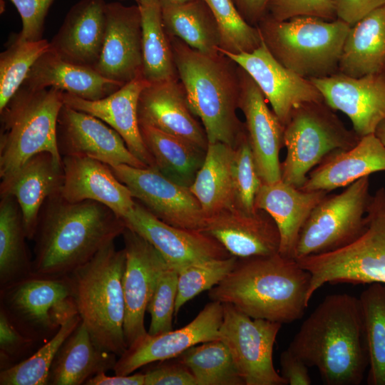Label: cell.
<instances>
[{"label":"cell","mask_w":385,"mask_h":385,"mask_svg":"<svg viewBox=\"0 0 385 385\" xmlns=\"http://www.w3.org/2000/svg\"><path fill=\"white\" fill-rule=\"evenodd\" d=\"M239 109L259 175L265 183L281 180L279 153L284 146V126L268 107L265 96L252 77L240 66Z\"/></svg>","instance_id":"obj_21"},{"label":"cell","mask_w":385,"mask_h":385,"mask_svg":"<svg viewBox=\"0 0 385 385\" xmlns=\"http://www.w3.org/2000/svg\"><path fill=\"white\" fill-rule=\"evenodd\" d=\"M366 227L337 250L296 259L311 274L309 297L327 283H385V188L371 195Z\"/></svg>","instance_id":"obj_8"},{"label":"cell","mask_w":385,"mask_h":385,"mask_svg":"<svg viewBox=\"0 0 385 385\" xmlns=\"http://www.w3.org/2000/svg\"><path fill=\"white\" fill-rule=\"evenodd\" d=\"M63 182L60 196L70 202L92 200L112 210L121 219L134 207L130 190L97 160L77 155L62 156Z\"/></svg>","instance_id":"obj_25"},{"label":"cell","mask_w":385,"mask_h":385,"mask_svg":"<svg viewBox=\"0 0 385 385\" xmlns=\"http://www.w3.org/2000/svg\"><path fill=\"white\" fill-rule=\"evenodd\" d=\"M81 322L78 313L71 317L56 334L29 357L0 371L1 385H47L53 359L66 339Z\"/></svg>","instance_id":"obj_40"},{"label":"cell","mask_w":385,"mask_h":385,"mask_svg":"<svg viewBox=\"0 0 385 385\" xmlns=\"http://www.w3.org/2000/svg\"><path fill=\"white\" fill-rule=\"evenodd\" d=\"M271 0H232L238 12L250 25L257 26L266 16Z\"/></svg>","instance_id":"obj_52"},{"label":"cell","mask_w":385,"mask_h":385,"mask_svg":"<svg viewBox=\"0 0 385 385\" xmlns=\"http://www.w3.org/2000/svg\"><path fill=\"white\" fill-rule=\"evenodd\" d=\"M267 14L279 21L299 16L329 21L337 19L332 0H271Z\"/></svg>","instance_id":"obj_47"},{"label":"cell","mask_w":385,"mask_h":385,"mask_svg":"<svg viewBox=\"0 0 385 385\" xmlns=\"http://www.w3.org/2000/svg\"><path fill=\"white\" fill-rule=\"evenodd\" d=\"M140 130L155 169L175 183L190 188L203 163L206 151L151 126L140 125Z\"/></svg>","instance_id":"obj_34"},{"label":"cell","mask_w":385,"mask_h":385,"mask_svg":"<svg viewBox=\"0 0 385 385\" xmlns=\"http://www.w3.org/2000/svg\"><path fill=\"white\" fill-rule=\"evenodd\" d=\"M133 197L162 221L202 232L207 216L190 188L179 185L158 170L126 165L109 166Z\"/></svg>","instance_id":"obj_13"},{"label":"cell","mask_w":385,"mask_h":385,"mask_svg":"<svg viewBox=\"0 0 385 385\" xmlns=\"http://www.w3.org/2000/svg\"><path fill=\"white\" fill-rule=\"evenodd\" d=\"M222 318V304L211 301L183 327L155 335L147 333L119 356L114 374L128 375L149 364L175 358L194 345L219 339Z\"/></svg>","instance_id":"obj_14"},{"label":"cell","mask_w":385,"mask_h":385,"mask_svg":"<svg viewBox=\"0 0 385 385\" xmlns=\"http://www.w3.org/2000/svg\"><path fill=\"white\" fill-rule=\"evenodd\" d=\"M38 343L20 332L0 309V370L24 361Z\"/></svg>","instance_id":"obj_46"},{"label":"cell","mask_w":385,"mask_h":385,"mask_svg":"<svg viewBox=\"0 0 385 385\" xmlns=\"http://www.w3.org/2000/svg\"><path fill=\"white\" fill-rule=\"evenodd\" d=\"M125 260L124 248L117 250L112 241L69 274L81 321L98 344L118 357L128 349L123 332Z\"/></svg>","instance_id":"obj_5"},{"label":"cell","mask_w":385,"mask_h":385,"mask_svg":"<svg viewBox=\"0 0 385 385\" xmlns=\"http://www.w3.org/2000/svg\"><path fill=\"white\" fill-rule=\"evenodd\" d=\"M136 1V3L138 4L140 0H134Z\"/></svg>","instance_id":"obj_56"},{"label":"cell","mask_w":385,"mask_h":385,"mask_svg":"<svg viewBox=\"0 0 385 385\" xmlns=\"http://www.w3.org/2000/svg\"><path fill=\"white\" fill-rule=\"evenodd\" d=\"M374 135L385 146V120H384L379 124V125L376 128Z\"/></svg>","instance_id":"obj_54"},{"label":"cell","mask_w":385,"mask_h":385,"mask_svg":"<svg viewBox=\"0 0 385 385\" xmlns=\"http://www.w3.org/2000/svg\"><path fill=\"white\" fill-rule=\"evenodd\" d=\"M63 182V161L48 152L32 156L1 180V195L14 196L19 205L27 240H34L43 206L48 198L60 194Z\"/></svg>","instance_id":"obj_24"},{"label":"cell","mask_w":385,"mask_h":385,"mask_svg":"<svg viewBox=\"0 0 385 385\" xmlns=\"http://www.w3.org/2000/svg\"><path fill=\"white\" fill-rule=\"evenodd\" d=\"M26 239L23 216L16 198L1 195L0 287L33 273Z\"/></svg>","instance_id":"obj_37"},{"label":"cell","mask_w":385,"mask_h":385,"mask_svg":"<svg viewBox=\"0 0 385 385\" xmlns=\"http://www.w3.org/2000/svg\"><path fill=\"white\" fill-rule=\"evenodd\" d=\"M169 38L179 79L208 143L220 142L235 148L245 132V123L237 115L240 66L220 51L203 53L176 37Z\"/></svg>","instance_id":"obj_4"},{"label":"cell","mask_w":385,"mask_h":385,"mask_svg":"<svg viewBox=\"0 0 385 385\" xmlns=\"http://www.w3.org/2000/svg\"><path fill=\"white\" fill-rule=\"evenodd\" d=\"M310 273L279 252L237 258L232 270L208 292L211 301L230 304L255 319L282 324L302 317L310 300Z\"/></svg>","instance_id":"obj_3"},{"label":"cell","mask_w":385,"mask_h":385,"mask_svg":"<svg viewBox=\"0 0 385 385\" xmlns=\"http://www.w3.org/2000/svg\"><path fill=\"white\" fill-rule=\"evenodd\" d=\"M218 24L222 38L220 50L232 53L251 52L262 39L257 26L247 23L232 0H203Z\"/></svg>","instance_id":"obj_42"},{"label":"cell","mask_w":385,"mask_h":385,"mask_svg":"<svg viewBox=\"0 0 385 385\" xmlns=\"http://www.w3.org/2000/svg\"><path fill=\"white\" fill-rule=\"evenodd\" d=\"M161 12L168 36L176 37L203 53L219 52L222 43L220 31L203 0H192L178 5H161Z\"/></svg>","instance_id":"obj_35"},{"label":"cell","mask_w":385,"mask_h":385,"mask_svg":"<svg viewBox=\"0 0 385 385\" xmlns=\"http://www.w3.org/2000/svg\"><path fill=\"white\" fill-rule=\"evenodd\" d=\"M17 9L22 29L15 38L18 41H34L43 38L44 22L55 0H9Z\"/></svg>","instance_id":"obj_48"},{"label":"cell","mask_w":385,"mask_h":385,"mask_svg":"<svg viewBox=\"0 0 385 385\" xmlns=\"http://www.w3.org/2000/svg\"><path fill=\"white\" fill-rule=\"evenodd\" d=\"M116 354L96 343L81 321L59 348L47 385H81L115 365Z\"/></svg>","instance_id":"obj_31"},{"label":"cell","mask_w":385,"mask_h":385,"mask_svg":"<svg viewBox=\"0 0 385 385\" xmlns=\"http://www.w3.org/2000/svg\"><path fill=\"white\" fill-rule=\"evenodd\" d=\"M369 186V176H366L339 194H327L304 225L294 258L329 252L359 237L366 227L365 215L371 197Z\"/></svg>","instance_id":"obj_11"},{"label":"cell","mask_w":385,"mask_h":385,"mask_svg":"<svg viewBox=\"0 0 385 385\" xmlns=\"http://www.w3.org/2000/svg\"><path fill=\"white\" fill-rule=\"evenodd\" d=\"M0 309L20 332L38 344L78 313L69 274L34 272L0 287Z\"/></svg>","instance_id":"obj_10"},{"label":"cell","mask_w":385,"mask_h":385,"mask_svg":"<svg viewBox=\"0 0 385 385\" xmlns=\"http://www.w3.org/2000/svg\"><path fill=\"white\" fill-rule=\"evenodd\" d=\"M161 5H178L187 3L192 0H159Z\"/></svg>","instance_id":"obj_55"},{"label":"cell","mask_w":385,"mask_h":385,"mask_svg":"<svg viewBox=\"0 0 385 385\" xmlns=\"http://www.w3.org/2000/svg\"><path fill=\"white\" fill-rule=\"evenodd\" d=\"M328 194L307 191L283 182L261 185L255 200L257 210L267 212L279 230V253L294 258L300 232L317 205Z\"/></svg>","instance_id":"obj_28"},{"label":"cell","mask_w":385,"mask_h":385,"mask_svg":"<svg viewBox=\"0 0 385 385\" xmlns=\"http://www.w3.org/2000/svg\"><path fill=\"white\" fill-rule=\"evenodd\" d=\"M316 367L327 385H359L369 354L359 298L327 295L302 322L287 347Z\"/></svg>","instance_id":"obj_1"},{"label":"cell","mask_w":385,"mask_h":385,"mask_svg":"<svg viewBox=\"0 0 385 385\" xmlns=\"http://www.w3.org/2000/svg\"><path fill=\"white\" fill-rule=\"evenodd\" d=\"M219 51L233 60L252 77L284 126L296 106L305 102L324 101L316 86L309 79L278 62L263 41L251 52Z\"/></svg>","instance_id":"obj_17"},{"label":"cell","mask_w":385,"mask_h":385,"mask_svg":"<svg viewBox=\"0 0 385 385\" xmlns=\"http://www.w3.org/2000/svg\"><path fill=\"white\" fill-rule=\"evenodd\" d=\"M148 84L141 75L100 100L89 101L64 92L63 102L108 124L122 137L134 155L149 168L155 169L154 160L142 138L138 118L139 96Z\"/></svg>","instance_id":"obj_26"},{"label":"cell","mask_w":385,"mask_h":385,"mask_svg":"<svg viewBox=\"0 0 385 385\" xmlns=\"http://www.w3.org/2000/svg\"><path fill=\"white\" fill-rule=\"evenodd\" d=\"M126 260L123 277L128 347L148 333L145 314L160 273L167 265L160 252L141 236L125 228L122 234Z\"/></svg>","instance_id":"obj_18"},{"label":"cell","mask_w":385,"mask_h":385,"mask_svg":"<svg viewBox=\"0 0 385 385\" xmlns=\"http://www.w3.org/2000/svg\"><path fill=\"white\" fill-rule=\"evenodd\" d=\"M237 260V257L230 255L193 262L180 269L175 316L188 301L221 282L232 270Z\"/></svg>","instance_id":"obj_43"},{"label":"cell","mask_w":385,"mask_h":385,"mask_svg":"<svg viewBox=\"0 0 385 385\" xmlns=\"http://www.w3.org/2000/svg\"><path fill=\"white\" fill-rule=\"evenodd\" d=\"M106 372H101L88 379L86 385H144V372H137L128 375L108 376Z\"/></svg>","instance_id":"obj_53"},{"label":"cell","mask_w":385,"mask_h":385,"mask_svg":"<svg viewBox=\"0 0 385 385\" xmlns=\"http://www.w3.org/2000/svg\"><path fill=\"white\" fill-rule=\"evenodd\" d=\"M350 26L339 19L329 21L299 16L279 21L267 14L257 26L263 42L276 60L309 80L339 72Z\"/></svg>","instance_id":"obj_6"},{"label":"cell","mask_w":385,"mask_h":385,"mask_svg":"<svg viewBox=\"0 0 385 385\" xmlns=\"http://www.w3.org/2000/svg\"><path fill=\"white\" fill-rule=\"evenodd\" d=\"M61 155L91 158L108 166L149 168L134 155L122 137L98 118L63 104L57 123Z\"/></svg>","instance_id":"obj_16"},{"label":"cell","mask_w":385,"mask_h":385,"mask_svg":"<svg viewBox=\"0 0 385 385\" xmlns=\"http://www.w3.org/2000/svg\"><path fill=\"white\" fill-rule=\"evenodd\" d=\"M360 138L324 101L299 104L284 125L287 154L281 163V180L302 188L311 170L324 158L335 151L353 148Z\"/></svg>","instance_id":"obj_9"},{"label":"cell","mask_w":385,"mask_h":385,"mask_svg":"<svg viewBox=\"0 0 385 385\" xmlns=\"http://www.w3.org/2000/svg\"><path fill=\"white\" fill-rule=\"evenodd\" d=\"M309 81L329 107L349 118L359 138L374 134L385 120V72L358 78L338 72Z\"/></svg>","instance_id":"obj_19"},{"label":"cell","mask_w":385,"mask_h":385,"mask_svg":"<svg viewBox=\"0 0 385 385\" xmlns=\"http://www.w3.org/2000/svg\"><path fill=\"white\" fill-rule=\"evenodd\" d=\"M105 24L103 49L94 69L123 86L143 75L142 22L138 5L106 3Z\"/></svg>","instance_id":"obj_20"},{"label":"cell","mask_w":385,"mask_h":385,"mask_svg":"<svg viewBox=\"0 0 385 385\" xmlns=\"http://www.w3.org/2000/svg\"><path fill=\"white\" fill-rule=\"evenodd\" d=\"M222 305L220 339L230 349L245 385H287L273 364L282 324L252 318L230 304Z\"/></svg>","instance_id":"obj_12"},{"label":"cell","mask_w":385,"mask_h":385,"mask_svg":"<svg viewBox=\"0 0 385 385\" xmlns=\"http://www.w3.org/2000/svg\"><path fill=\"white\" fill-rule=\"evenodd\" d=\"M143 76L150 83L179 79L159 0H140Z\"/></svg>","instance_id":"obj_36"},{"label":"cell","mask_w":385,"mask_h":385,"mask_svg":"<svg viewBox=\"0 0 385 385\" xmlns=\"http://www.w3.org/2000/svg\"><path fill=\"white\" fill-rule=\"evenodd\" d=\"M122 220L127 228L151 244L167 264L178 271L193 262L231 255L210 235L170 225L155 217L137 200Z\"/></svg>","instance_id":"obj_15"},{"label":"cell","mask_w":385,"mask_h":385,"mask_svg":"<svg viewBox=\"0 0 385 385\" xmlns=\"http://www.w3.org/2000/svg\"><path fill=\"white\" fill-rule=\"evenodd\" d=\"M381 171H385V146L370 134L361 138L353 148L329 155L311 170L300 188L329 192Z\"/></svg>","instance_id":"obj_29"},{"label":"cell","mask_w":385,"mask_h":385,"mask_svg":"<svg viewBox=\"0 0 385 385\" xmlns=\"http://www.w3.org/2000/svg\"><path fill=\"white\" fill-rule=\"evenodd\" d=\"M281 376L289 385H310L308 366L288 349L280 355Z\"/></svg>","instance_id":"obj_51"},{"label":"cell","mask_w":385,"mask_h":385,"mask_svg":"<svg viewBox=\"0 0 385 385\" xmlns=\"http://www.w3.org/2000/svg\"><path fill=\"white\" fill-rule=\"evenodd\" d=\"M235 148L208 143L203 163L190 187L208 217L235 205Z\"/></svg>","instance_id":"obj_33"},{"label":"cell","mask_w":385,"mask_h":385,"mask_svg":"<svg viewBox=\"0 0 385 385\" xmlns=\"http://www.w3.org/2000/svg\"><path fill=\"white\" fill-rule=\"evenodd\" d=\"M21 86L35 90L54 87L89 101L103 98L123 86L92 68L63 61L50 49L34 63Z\"/></svg>","instance_id":"obj_30"},{"label":"cell","mask_w":385,"mask_h":385,"mask_svg":"<svg viewBox=\"0 0 385 385\" xmlns=\"http://www.w3.org/2000/svg\"><path fill=\"white\" fill-rule=\"evenodd\" d=\"M385 72V4L351 25L339 73L351 77Z\"/></svg>","instance_id":"obj_32"},{"label":"cell","mask_w":385,"mask_h":385,"mask_svg":"<svg viewBox=\"0 0 385 385\" xmlns=\"http://www.w3.org/2000/svg\"><path fill=\"white\" fill-rule=\"evenodd\" d=\"M196 117L180 79L150 83L139 96V125L177 136L206 151L207 135Z\"/></svg>","instance_id":"obj_22"},{"label":"cell","mask_w":385,"mask_h":385,"mask_svg":"<svg viewBox=\"0 0 385 385\" xmlns=\"http://www.w3.org/2000/svg\"><path fill=\"white\" fill-rule=\"evenodd\" d=\"M44 206L34 238L33 272L38 274H69L126 228L112 210L96 201L70 202L58 194Z\"/></svg>","instance_id":"obj_2"},{"label":"cell","mask_w":385,"mask_h":385,"mask_svg":"<svg viewBox=\"0 0 385 385\" xmlns=\"http://www.w3.org/2000/svg\"><path fill=\"white\" fill-rule=\"evenodd\" d=\"M235 206L247 212L257 210L255 196L262 184L255 165L246 130L235 148Z\"/></svg>","instance_id":"obj_45"},{"label":"cell","mask_w":385,"mask_h":385,"mask_svg":"<svg viewBox=\"0 0 385 385\" xmlns=\"http://www.w3.org/2000/svg\"><path fill=\"white\" fill-rule=\"evenodd\" d=\"M177 358L190 370L196 385H245L220 339L194 345Z\"/></svg>","instance_id":"obj_39"},{"label":"cell","mask_w":385,"mask_h":385,"mask_svg":"<svg viewBox=\"0 0 385 385\" xmlns=\"http://www.w3.org/2000/svg\"><path fill=\"white\" fill-rule=\"evenodd\" d=\"M144 374V385H196L190 370L177 357L160 361Z\"/></svg>","instance_id":"obj_49"},{"label":"cell","mask_w":385,"mask_h":385,"mask_svg":"<svg viewBox=\"0 0 385 385\" xmlns=\"http://www.w3.org/2000/svg\"><path fill=\"white\" fill-rule=\"evenodd\" d=\"M369 354L367 384L385 385V283H371L358 297Z\"/></svg>","instance_id":"obj_38"},{"label":"cell","mask_w":385,"mask_h":385,"mask_svg":"<svg viewBox=\"0 0 385 385\" xmlns=\"http://www.w3.org/2000/svg\"><path fill=\"white\" fill-rule=\"evenodd\" d=\"M202 232L237 258L279 252V230L272 217L262 210L247 212L235 205L222 210L207 217Z\"/></svg>","instance_id":"obj_23"},{"label":"cell","mask_w":385,"mask_h":385,"mask_svg":"<svg viewBox=\"0 0 385 385\" xmlns=\"http://www.w3.org/2000/svg\"><path fill=\"white\" fill-rule=\"evenodd\" d=\"M49 49L50 42L44 38L22 42L13 38L1 53L0 111L19 89L37 59Z\"/></svg>","instance_id":"obj_41"},{"label":"cell","mask_w":385,"mask_h":385,"mask_svg":"<svg viewBox=\"0 0 385 385\" xmlns=\"http://www.w3.org/2000/svg\"><path fill=\"white\" fill-rule=\"evenodd\" d=\"M337 19L353 25L385 0H332Z\"/></svg>","instance_id":"obj_50"},{"label":"cell","mask_w":385,"mask_h":385,"mask_svg":"<svg viewBox=\"0 0 385 385\" xmlns=\"http://www.w3.org/2000/svg\"><path fill=\"white\" fill-rule=\"evenodd\" d=\"M104 0H81L68 11L50 41V50L67 62L94 69L105 37Z\"/></svg>","instance_id":"obj_27"},{"label":"cell","mask_w":385,"mask_h":385,"mask_svg":"<svg viewBox=\"0 0 385 385\" xmlns=\"http://www.w3.org/2000/svg\"><path fill=\"white\" fill-rule=\"evenodd\" d=\"M64 91L21 86L0 111V178H7L32 156L50 153L62 161L57 123Z\"/></svg>","instance_id":"obj_7"},{"label":"cell","mask_w":385,"mask_h":385,"mask_svg":"<svg viewBox=\"0 0 385 385\" xmlns=\"http://www.w3.org/2000/svg\"><path fill=\"white\" fill-rule=\"evenodd\" d=\"M178 277V270L168 264L159 274L147 307L150 315L148 333L150 335L173 330Z\"/></svg>","instance_id":"obj_44"}]
</instances>
